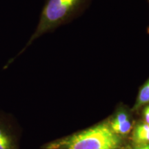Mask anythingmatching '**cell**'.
I'll list each match as a JSON object with an SVG mask.
<instances>
[{"mask_svg":"<svg viewBox=\"0 0 149 149\" xmlns=\"http://www.w3.org/2000/svg\"><path fill=\"white\" fill-rule=\"evenodd\" d=\"M92 0H44L36 29L19 55L35 40L73 21L86 10Z\"/></svg>","mask_w":149,"mask_h":149,"instance_id":"2","label":"cell"},{"mask_svg":"<svg viewBox=\"0 0 149 149\" xmlns=\"http://www.w3.org/2000/svg\"><path fill=\"white\" fill-rule=\"evenodd\" d=\"M0 149H20L19 134L11 115L0 111Z\"/></svg>","mask_w":149,"mask_h":149,"instance_id":"3","label":"cell"},{"mask_svg":"<svg viewBox=\"0 0 149 149\" xmlns=\"http://www.w3.org/2000/svg\"><path fill=\"white\" fill-rule=\"evenodd\" d=\"M149 104V78L139 88L133 111H137Z\"/></svg>","mask_w":149,"mask_h":149,"instance_id":"5","label":"cell"},{"mask_svg":"<svg viewBox=\"0 0 149 149\" xmlns=\"http://www.w3.org/2000/svg\"><path fill=\"white\" fill-rule=\"evenodd\" d=\"M141 116H142V120L141 121L149 124V104L142 107Z\"/></svg>","mask_w":149,"mask_h":149,"instance_id":"8","label":"cell"},{"mask_svg":"<svg viewBox=\"0 0 149 149\" xmlns=\"http://www.w3.org/2000/svg\"><path fill=\"white\" fill-rule=\"evenodd\" d=\"M147 33H148L149 34V26L148 27V29H147Z\"/></svg>","mask_w":149,"mask_h":149,"instance_id":"10","label":"cell"},{"mask_svg":"<svg viewBox=\"0 0 149 149\" xmlns=\"http://www.w3.org/2000/svg\"><path fill=\"white\" fill-rule=\"evenodd\" d=\"M131 145L149 144V124L140 121L134 124L130 133Z\"/></svg>","mask_w":149,"mask_h":149,"instance_id":"4","label":"cell"},{"mask_svg":"<svg viewBox=\"0 0 149 149\" xmlns=\"http://www.w3.org/2000/svg\"><path fill=\"white\" fill-rule=\"evenodd\" d=\"M135 123L133 120L126 121L125 122L121 123L119 124H115V125H110L111 129L117 135L121 136V137H126V136L130 135V132L133 129Z\"/></svg>","mask_w":149,"mask_h":149,"instance_id":"6","label":"cell"},{"mask_svg":"<svg viewBox=\"0 0 149 149\" xmlns=\"http://www.w3.org/2000/svg\"><path fill=\"white\" fill-rule=\"evenodd\" d=\"M130 120H132V118L128 111L122 109L115 112L111 118L108 119V121L110 125H115V124H121V123L125 122Z\"/></svg>","mask_w":149,"mask_h":149,"instance_id":"7","label":"cell"},{"mask_svg":"<svg viewBox=\"0 0 149 149\" xmlns=\"http://www.w3.org/2000/svg\"><path fill=\"white\" fill-rule=\"evenodd\" d=\"M148 1H149V0H148Z\"/></svg>","mask_w":149,"mask_h":149,"instance_id":"11","label":"cell"},{"mask_svg":"<svg viewBox=\"0 0 149 149\" xmlns=\"http://www.w3.org/2000/svg\"><path fill=\"white\" fill-rule=\"evenodd\" d=\"M128 145L126 137L114 133L107 120L46 143L42 149H124Z\"/></svg>","mask_w":149,"mask_h":149,"instance_id":"1","label":"cell"},{"mask_svg":"<svg viewBox=\"0 0 149 149\" xmlns=\"http://www.w3.org/2000/svg\"><path fill=\"white\" fill-rule=\"evenodd\" d=\"M124 149H149V144L146 145H131L129 144Z\"/></svg>","mask_w":149,"mask_h":149,"instance_id":"9","label":"cell"}]
</instances>
